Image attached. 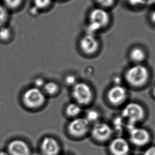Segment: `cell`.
<instances>
[{
    "label": "cell",
    "instance_id": "28",
    "mask_svg": "<svg viewBox=\"0 0 155 155\" xmlns=\"http://www.w3.org/2000/svg\"><path fill=\"white\" fill-rule=\"evenodd\" d=\"M152 95H153V97L155 99V85L153 86V90H152Z\"/></svg>",
    "mask_w": 155,
    "mask_h": 155
},
{
    "label": "cell",
    "instance_id": "27",
    "mask_svg": "<svg viewBox=\"0 0 155 155\" xmlns=\"http://www.w3.org/2000/svg\"><path fill=\"white\" fill-rule=\"evenodd\" d=\"M150 20L151 22V23H153V25H155V10L151 12L150 15Z\"/></svg>",
    "mask_w": 155,
    "mask_h": 155
},
{
    "label": "cell",
    "instance_id": "1",
    "mask_svg": "<svg viewBox=\"0 0 155 155\" xmlns=\"http://www.w3.org/2000/svg\"><path fill=\"white\" fill-rule=\"evenodd\" d=\"M111 15L110 10L95 6L91 8L88 14L87 34H95L110 23Z\"/></svg>",
    "mask_w": 155,
    "mask_h": 155
},
{
    "label": "cell",
    "instance_id": "21",
    "mask_svg": "<svg viewBox=\"0 0 155 155\" xmlns=\"http://www.w3.org/2000/svg\"><path fill=\"white\" fill-rule=\"evenodd\" d=\"M124 4L132 8H137L143 6L146 3V0H122Z\"/></svg>",
    "mask_w": 155,
    "mask_h": 155
},
{
    "label": "cell",
    "instance_id": "22",
    "mask_svg": "<svg viewBox=\"0 0 155 155\" xmlns=\"http://www.w3.org/2000/svg\"><path fill=\"white\" fill-rule=\"evenodd\" d=\"M8 12L4 6L0 5V28L5 26L8 19Z\"/></svg>",
    "mask_w": 155,
    "mask_h": 155
},
{
    "label": "cell",
    "instance_id": "6",
    "mask_svg": "<svg viewBox=\"0 0 155 155\" xmlns=\"http://www.w3.org/2000/svg\"><path fill=\"white\" fill-rule=\"evenodd\" d=\"M129 140L132 145L137 147H144L151 141V134L146 129L136 126L129 127Z\"/></svg>",
    "mask_w": 155,
    "mask_h": 155
},
{
    "label": "cell",
    "instance_id": "15",
    "mask_svg": "<svg viewBox=\"0 0 155 155\" xmlns=\"http://www.w3.org/2000/svg\"><path fill=\"white\" fill-rule=\"evenodd\" d=\"M82 107L76 102L71 103L67 105L65 109L66 115L69 117H78L82 112Z\"/></svg>",
    "mask_w": 155,
    "mask_h": 155
},
{
    "label": "cell",
    "instance_id": "2",
    "mask_svg": "<svg viewBox=\"0 0 155 155\" xmlns=\"http://www.w3.org/2000/svg\"><path fill=\"white\" fill-rule=\"evenodd\" d=\"M150 78V71L142 64H134L126 71L125 79L130 86L140 88L148 83Z\"/></svg>",
    "mask_w": 155,
    "mask_h": 155
},
{
    "label": "cell",
    "instance_id": "9",
    "mask_svg": "<svg viewBox=\"0 0 155 155\" xmlns=\"http://www.w3.org/2000/svg\"><path fill=\"white\" fill-rule=\"evenodd\" d=\"M93 138L99 142H105L110 139L113 130L109 124L105 122H97L91 130Z\"/></svg>",
    "mask_w": 155,
    "mask_h": 155
},
{
    "label": "cell",
    "instance_id": "25",
    "mask_svg": "<svg viewBox=\"0 0 155 155\" xmlns=\"http://www.w3.org/2000/svg\"><path fill=\"white\" fill-rule=\"evenodd\" d=\"M46 82H45L44 80L41 78H38L34 81L35 87L37 88H40L43 87L45 85Z\"/></svg>",
    "mask_w": 155,
    "mask_h": 155
},
{
    "label": "cell",
    "instance_id": "5",
    "mask_svg": "<svg viewBox=\"0 0 155 155\" xmlns=\"http://www.w3.org/2000/svg\"><path fill=\"white\" fill-rule=\"evenodd\" d=\"M71 94L75 102L82 107L90 104L93 99L92 89L85 82H78L74 85Z\"/></svg>",
    "mask_w": 155,
    "mask_h": 155
},
{
    "label": "cell",
    "instance_id": "4",
    "mask_svg": "<svg viewBox=\"0 0 155 155\" xmlns=\"http://www.w3.org/2000/svg\"><path fill=\"white\" fill-rule=\"evenodd\" d=\"M22 98L23 104L30 109H38L42 107L46 100L44 92L35 86L25 91Z\"/></svg>",
    "mask_w": 155,
    "mask_h": 155
},
{
    "label": "cell",
    "instance_id": "8",
    "mask_svg": "<svg viewBox=\"0 0 155 155\" xmlns=\"http://www.w3.org/2000/svg\"><path fill=\"white\" fill-rule=\"evenodd\" d=\"M128 97L126 88L120 84H115L109 89L107 98L109 102L115 106H119L126 102Z\"/></svg>",
    "mask_w": 155,
    "mask_h": 155
},
{
    "label": "cell",
    "instance_id": "26",
    "mask_svg": "<svg viewBox=\"0 0 155 155\" xmlns=\"http://www.w3.org/2000/svg\"><path fill=\"white\" fill-rule=\"evenodd\" d=\"M143 155H155V146L148 147L143 153Z\"/></svg>",
    "mask_w": 155,
    "mask_h": 155
},
{
    "label": "cell",
    "instance_id": "3",
    "mask_svg": "<svg viewBox=\"0 0 155 155\" xmlns=\"http://www.w3.org/2000/svg\"><path fill=\"white\" fill-rule=\"evenodd\" d=\"M122 115L128 120L129 127H132L144 120L146 113L145 108L140 104L132 102L124 106L122 111Z\"/></svg>",
    "mask_w": 155,
    "mask_h": 155
},
{
    "label": "cell",
    "instance_id": "13",
    "mask_svg": "<svg viewBox=\"0 0 155 155\" xmlns=\"http://www.w3.org/2000/svg\"><path fill=\"white\" fill-rule=\"evenodd\" d=\"M8 152L10 155H30V149L28 145L23 141L15 140L8 146Z\"/></svg>",
    "mask_w": 155,
    "mask_h": 155
},
{
    "label": "cell",
    "instance_id": "30",
    "mask_svg": "<svg viewBox=\"0 0 155 155\" xmlns=\"http://www.w3.org/2000/svg\"><path fill=\"white\" fill-rule=\"evenodd\" d=\"M30 155H41V154H40V153H32V154H31Z\"/></svg>",
    "mask_w": 155,
    "mask_h": 155
},
{
    "label": "cell",
    "instance_id": "24",
    "mask_svg": "<svg viewBox=\"0 0 155 155\" xmlns=\"http://www.w3.org/2000/svg\"><path fill=\"white\" fill-rule=\"evenodd\" d=\"M65 82L68 85H71L72 86H73L74 85H75L78 83L76 82V78L75 76L72 75L67 76L65 79Z\"/></svg>",
    "mask_w": 155,
    "mask_h": 155
},
{
    "label": "cell",
    "instance_id": "16",
    "mask_svg": "<svg viewBox=\"0 0 155 155\" xmlns=\"http://www.w3.org/2000/svg\"><path fill=\"white\" fill-rule=\"evenodd\" d=\"M32 2L33 6L41 12L51 8L54 0H32Z\"/></svg>",
    "mask_w": 155,
    "mask_h": 155
},
{
    "label": "cell",
    "instance_id": "18",
    "mask_svg": "<svg viewBox=\"0 0 155 155\" xmlns=\"http://www.w3.org/2000/svg\"><path fill=\"white\" fill-rule=\"evenodd\" d=\"M96 6L110 10L117 4V0H93Z\"/></svg>",
    "mask_w": 155,
    "mask_h": 155
},
{
    "label": "cell",
    "instance_id": "10",
    "mask_svg": "<svg viewBox=\"0 0 155 155\" xmlns=\"http://www.w3.org/2000/svg\"><path fill=\"white\" fill-rule=\"evenodd\" d=\"M80 46L85 54L92 55L99 50L100 42L95 35L87 33L80 40Z\"/></svg>",
    "mask_w": 155,
    "mask_h": 155
},
{
    "label": "cell",
    "instance_id": "29",
    "mask_svg": "<svg viewBox=\"0 0 155 155\" xmlns=\"http://www.w3.org/2000/svg\"><path fill=\"white\" fill-rule=\"evenodd\" d=\"M0 155H8V154L5 152H0Z\"/></svg>",
    "mask_w": 155,
    "mask_h": 155
},
{
    "label": "cell",
    "instance_id": "20",
    "mask_svg": "<svg viewBox=\"0 0 155 155\" xmlns=\"http://www.w3.org/2000/svg\"><path fill=\"white\" fill-rule=\"evenodd\" d=\"M12 36V31L10 28L3 26L0 28V40L5 41L9 40Z\"/></svg>",
    "mask_w": 155,
    "mask_h": 155
},
{
    "label": "cell",
    "instance_id": "7",
    "mask_svg": "<svg viewBox=\"0 0 155 155\" xmlns=\"http://www.w3.org/2000/svg\"><path fill=\"white\" fill-rule=\"evenodd\" d=\"M67 130L71 136L75 138L83 137L90 130V123L85 117H76L68 124Z\"/></svg>",
    "mask_w": 155,
    "mask_h": 155
},
{
    "label": "cell",
    "instance_id": "31",
    "mask_svg": "<svg viewBox=\"0 0 155 155\" xmlns=\"http://www.w3.org/2000/svg\"><path fill=\"white\" fill-rule=\"evenodd\" d=\"M54 1H66V0H54Z\"/></svg>",
    "mask_w": 155,
    "mask_h": 155
},
{
    "label": "cell",
    "instance_id": "19",
    "mask_svg": "<svg viewBox=\"0 0 155 155\" xmlns=\"http://www.w3.org/2000/svg\"><path fill=\"white\" fill-rule=\"evenodd\" d=\"M99 117L100 114L98 111L94 109H90L86 112V116L84 117H85L90 123H92L97 121Z\"/></svg>",
    "mask_w": 155,
    "mask_h": 155
},
{
    "label": "cell",
    "instance_id": "17",
    "mask_svg": "<svg viewBox=\"0 0 155 155\" xmlns=\"http://www.w3.org/2000/svg\"><path fill=\"white\" fill-rule=\"evenodd\" d=\"M43 88L45 94L51 96L56 94L59 90L58 85L54 81L46 82Z\"/></svg>",
    "mask_w": 155,
    "mask_h": 155
},
{
    "label": "cell",
    "instance_id": "32",
    "mask_svg": "<svg viewBox=\"0 0 155 155\" xmlns=\"http://www.w3.org/2000/svg\"><path fill=\"white\" fill-rule=\"evenodd\" d=\"M68 155V154H63V155Z\"/></svg>",
    "mask_w": 155,
    "mask_h": 155
},
{
    "label": "cell",
    "instance_id": "23",
    "mask_svg": "<svg viewBox=\"0 0 155 155\" xmlns=\"http://www.w3.org/2000/svg\"><path fill=\"white\" fill-rule=\"evenodd\" d=\"M23 0H4V3L9 8L15 9L23 3Z\"/></svg>",
    "mask_w": 155,
    "mask_h": 155
},
{
    "label": "cell",
    "instance_id": "14",
    "mask_svg": "<svg viewBox=\"0 0 155 155\" xmlns=\"http://www.w3.org/2000/svg\"><path fill=\"white\" fill-rule=\"evenodd\" d=\"M129 57L134 64H142L147 58V54L144 49L140 47H134L129 52Z\"/></svg>",
    "mask_w": 155,
    "mask_h": 155
},
{
    "label": "cell",
    "instance_id": "11",
    "mask_svg": "<svg viewBox=\"0 0 155 155\" xmlns=\"http://www.w3.org/2000/svg\"><path fill=\"white\" fill-rule=\"evenodd\" d=\"M109 150L112 155H129L130 143L126 139L117 137L112 139L109 143Z\"/></svg>",
    "mask_w": 155,
    "mask_h": 155
},
{
    "label": "cell",
    "instance_id": "12",
    "mask_svg": "<svg viewBox=\"0 0 155 155\" xmlns=\"http://www.w3.org/2000/svg\"><path fill=\"white\" fill-rule=\"evenodd\" d=\"M40 150L42 155H59L61 152V146L54 137L46 136L41 142Z\"/></svg>",
    "mask_w": 155,
    "mask_h": 155
}]
</instances>
